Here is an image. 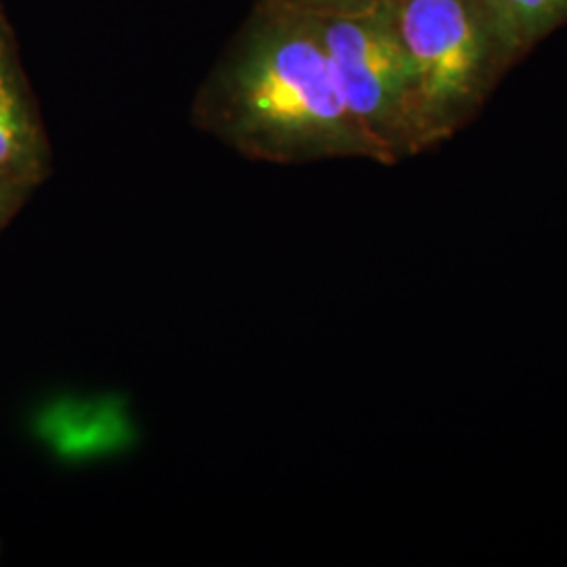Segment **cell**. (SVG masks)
<instances>
[{"mask_svg":"<svg viewBox=\"0 0 567 567\" xmlns=\"http://www.w3.org/2000/svg\"><path fill=\"white\" fill-rule=\"evenodd\" d=\"M23 187H18L13 183L4 182L0 179V224L2 219L9 215V208L16 203V196L20 194Z\"/></svg>","mask_w":567,"mask_h":567,"instance_id":"obj_7","label":"cell"},{"mask_svg":"<svg viewBox=\"0 0 567 567\" xmlns=\"http://www.w3.org/2000/svg\"><path fill=\"white\" fill-rule=\"evenodd\" d=\"M311 20L344 105L377 161H393L425 143L416 76L391 2L360 13Z\"/></svg>","mask_w":567,"mask_h":567,"instance_id":"obj_2","label":"cell"},{"mask_svg":"<svg viewBox=\"0 0 567 567\" xmlns=\"http://www.w3.org/2000/svg\"><path fill=\"white\" fill-rule=\"evenodd\" d=\"M271 2L282 4L286 9L303 13L309 18H328V16H347V13L377 9L393 0H271Z\"/></svg>","mask_w":567,"mask_h":567,"instance_id":"obj_6","label":"cell"},{"mask_svg":"<svg viewBox=\"0 0 567 567\" xmlns=\"http://www.w3.org/2000/svg\"><path fill=\"white\" fill-rule=\"evenodd\" d=\"M391 7L431 142L480 102L511 60L482 0H393Z\"/></svg>","mask_w":567,"mask_h":567,"instance_id":"obj_3","label":"cell"},{"mask_svg":"<svg viewBox=\"0 0 567 567\" xmlns=\"http://www.w3.org/2000/svg\"><path fill=\"white\" fill-rule=\"evenodd\" d=\"M47 145L25 97L11 51L0 53V179L18 187L41 182Z\"/></svg>","mask_w":567,"mask_h":567,"instance_id":"obj_4","label":"cell"},{"mask_svg":"<svg viewBox=\"0 0 567 567\" xmlns=\"http://www.w3.org/2000/svg\"><path fill=\"white\" fill-rule=\"evenodd\" d=\"M496 34L515 60L567 21V0H482Z\"/></svg>","mask_w":567,"mask_h":567,"instance_id":"obj_5","label":"cell"},{"mask_svg":"<svg viewBox=\"0 0 567 567\" xmlns=\"http://www.w3.org/2000/svg\"><path fill=\"white\" fill-rule=\"evenodd\" d=\"M4 51H9V44H7V37H4V32L0 30V53H4Z\"/></svg>","mask_w":567,"mask_h":567,"instance_id":"obj_8","label":"cell"},{"mask_svg":"<svg viewBox=\"0 0 567 567\" xmlns=\"http://www.w3.org/2000/svg\"><path fill=\"white\" fill-rule=\"evenodd\" d=\"M194 121L252 161L377 158L344 105L316 21L271 0H257L208 74Z\"/></svg>","mask_w":567,"mask_h":567,"instance_id":"obj_1","label":"cell"}]
</instances>
